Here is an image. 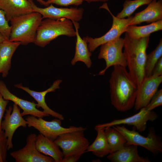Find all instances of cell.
Returning a JSON list of instances; mask_svg holds the SVG:
<instances>
[{"label":"cell","instance_id":"obj_33","mask_svg":"<svg viewBox=\"0 0 162 162\" xmlns=\"http://www.w3.org/2000/svg\"><path fill=\"white\" fill-rule=\"evenodd\" d=\"M161 75H162V57L159 59L156 64L151 76L156 77Z\"/></svg>","mask_w":162,"mask_h":162},{"label":"cell","instance_id":"obj_19","mask_svg":"<svg viewBox=\"0 0 162 162\" xmlns=\"http://www.w3.org/2000/svg\"><path fill=\"white\" fill-rule=\"evenodd\" d=\"M107 158L112 162H150L148 158H144L138 154L137 146H125L109 154Z\"/></svg>","mask_w":162,"mask_h":162},{"label":"cell","instance_id":"obj_23","mask_svg":"<svg viewBox=\"0 0 162 162\" xmlns=\"http://www.w3.org/2000/svg\"><path fill=\"white\" fill-rule=\"evenodd\" d=\"M94 129L97 132V136L94 142L88 146L86 152H91L95 156L102 158L110 153L104 132L105 128L95 126Z\"/></svg>","mask_w":162,"mask_h":162},{"label":"cell","instance_id":"obj_15","mask_svg":"<svg viewBox=\"0 0 162 162\" xmlns=\"http://www.w3.org/2000/svg\"><path fill=\"white\" fill-rule=\"evenodd\" d=\"M0 93L4 99L12 101L22 110L21 112L22 116L30 115L43 118L49 116L43 111L38 109L36 107L37 104L23 100L10 92L4 82L0 80Z\"/></svg>","mask_w":162,"mask_h":162},{"label":"cell","instance_id":"obj_35","mask_svg":"<svg viewBox=\"0 0 162 162\" xmlns=\"http://www.w3.org/2000/svg\"><path fill=\"white\" fill-rule=\"evenodd\" d=\"M110 0H83V1H85L88 2V3H90L92 2H106Z\"/></svg>","mask_w":162,"mask_h":162},{"label":"cell","instance_id":"obj_12","mask_svg":"<svg viewBox=\"0 0 162 162\" xmlns=\"http://www.w3.org/2000/svg\"><path fill=\"white\" fill-rule=\"evenodd\" d=\"M30 2L33 12L40 13L43 18L57 19L66 18L72 21L78 22L82 18L84 9L81 8H58L50 4L45 8L37 6L32 0H28Z\"/></svg>","mask_w":162,"mask_h":162},{"label":"cell","instance_id":"obj_27","mask_svg":"<svg viewBox=\"0 0 162 162\" xmlns=\"http://www.w3.org/2000/svg\"><path fill=\"white\" fill-rule=\"evenodd\" d=\"M152 0H126L123 4L122 10L116 16L120 19L130 17L139 7L144 5H148Z\"/></svg>","mask_w":162,"mask_h":162},{"label":"cell","instance_id":"obj_25","mask_svg":"<svg viewBox=\"0 0 162 162\" xmlns=\"http://www.w3.org/2000/svg\"><path fill=\"white\" fill-rule=\"evenodd\" d=\"M104 132L110 149V153L126 145L127 140L113 126L105 128Z\"/></svg>","mask_w":162,"mask_h":162},{"label":"cell","instance_id":"obj_31","mask_svg":"<svg viewBox=\"0 0 162 162\" xmlns=\"http://www.w3.org/2000/svg\"><path fill=\"white\" fill-rule=\"evenodd\" d=\"M83 1V0H47L46 1L49 5L55 4L62 6H68L71 5L78 6L82 4Z\"/></svg>","mask_w":162,"mask_h":162},{"label":"cell","instance_id":"obj_11","mask_svg":"<svg viewBox=\"0 0 162 162\" xmlns=\"http://www.w3.org/2000/svg\"><path fill=\"white\" fill-rule=\"evenodd\" d=\"M21 114L20 107L14 104L13 107L9 106L5 111L4 120L1 123V129L7 139L8 150L13 148L12 138L16 129L20 127L26 128L27 122Z\"/></svg>","mask_w":162,"mask_h":162},{"label":"cell","instance_id":"obj_10","mask_svg":"<svg viewBox=\"0 0 162 162\" xmlns=\"http://www.w3.org/2000/svg\"><path fill=\"white\" fill-rule=\"evenodd\" d=\"M37 136L35 134H29L24 147L10 153L16 162H55L51 157L42 154L37 149L35 145Z\"/></svg>","mask_w":162,"mask_h":162},{"label":"cell","instance_id":"obj_17","mask_svg":"<svg viewBox=\"0 0 162 162\" xmlns=\"http://www.w3.org/2000/svg\"><path fill=\"white\" fill-rule=\"evenodd\" d=\"M160 20H162V0H153L145 9L132 16L128 26L143 22L152 23Z\"/></svg>","mask_w":162,"mask_h":162},{"label":"cell","instance_id":"obj_29","mask_svg":"<svg viewBox=\"0 0 162 162\" xmlns=\"http://www.w3.org/2000/svg\"><path fill=\"white\" fill-rule=\"evenodd\" d=\"M162 105V89L157 91L148 104L144 108L147 111H152Z\"/></svg>","mask_w":162,"mask_h":162},{"label":"cell","instance_id":"obj_4","mask_svg":"<svg viewBox=\"0 0 162 162\" xmlns=\"http://www.w3.org/2000/svg\"><path fill=\"white\" fill-rule=\"evenodd\" d=\"M74 26L72 21L66 18H46L38 28L34 43L44 47L60 36L75 37L76 32Z\"/></svg>","mask_w":162,"mask_h":162},{"label":"cell","instance_id":"obj_36","mask_svg":"<svg viewBox=\"0 0 162 162\" xmlns=\"http://www.w3.org/2000/svg\"><path fill=\"white\" fill-rule=\"evenodd\" d=\"M40 4L44 5L46 7L48 6L49 5L47 4L46 2L44 0H36Z\"/></svg>","mask_w":162,"mask_h":162},{"label":"cell","instance_id":"obj_18","mask_svg":"<svg viewBox=\"0 0 162 162\" xmlns=\"http://www.w3.org/2000/svg\"><path fill=\"white\" fill-rule=\"evenodd\" d=\"M0 9L10 21L14 18L33 12L28 0H0Z\"/></svg>","mask_w":162,"mask_h":162},{"label":"cell","instance_id":"obj_3","mask_svg":"<svg viewBox=\"0 0 162 162\" xmlns=\"http://www.w3.org/2000/svg\"><path fill=\"white\" fill-rule=\"evenodd\" d=\"M43 19L40 13L33 12L12 19L10 21L9 40L20 42L24 45L34 43L38 28Z\"/></svg>","mask_w":162,"mask_h":162},{"label":"cell","instance_id":"obj_13","mask_svg":"<svg viewBox=\"0 0 162 162\" xmlns=\"http://www.w3.org/2000/svg\"><path fill=\"white\" fill-rule=\"evenodd\" d=\"M158 117V114L152 110H146L143 108L140 109L138 113L131 116L122 119H114L110 122L98 124L96 126L105 128L116 125L127 124L134 126L139 131L142 132L145 130L148 121L153 122L156 120Z\"/></svg>","mask_w":162,"mask_h":162},{"label":"cell","instance_id":"obj_21","mask_svg":"<svg viewBox=\"0 0 162 162\" xmlns=\"http://www.w3.org/2000/svg\"><path fill=\"white\" fill-rule=\"evenodd\" d=\"M72 21L75 28L76 39L75 54L71 61V64L74 65L77 62L81 61L84 63L88 68H89L92 64L90 58L92 52L88 49L86 41L80 35L78 32L79 24L78 22Z\"/></svg>","mask_w":162,"mask_h":162},{"label":"cell","instance_id":"obj_5","mask_svg":"<svg viewBox=\"0 0 162 162\" xmlns=\"http://www.w3.org/2000/svg\"><path fill=\"white\" fill-rule=\"evenodd\" d=\"M120 132L127 140L126 146L131 145L142 147L156 155L162 152V142L161 137L156 134L153 128L148 129L147 137L143 136L135 130H130L124 126L116 125L113 126Z\"/></svg>","mask_w":162,"mask_h":162},{"label":"cell","instance_id":"obj_6","mask_svg":"<svg viewBox=\"0 0 162 162\" xmlns=\"http://www.w3.org/2000/svg\"><path fill=\"white\" fill-rule=\"evenodd\" d=\"M82 130L65 133L54 140L62 150L64 157L71 155L81 156L86 152L89 142Z\"/></svg>","mask_w":162,"mask_h":162},{"label":"cell","instance_id":"obj_28","mask_svg":"<svg viewBox=\"0 0 162 162\" xmlns=\"http://www.w3.org/2000/svg\"><path fill=\"white\" fill-rule=\"evenodd\" d=\"M8 22L4 13L0 9V33L8 40H9L11 29Z\"/></svg>","mask_w":162,"mask_h":162},{"label":"cell","instance_id":"obj_14","mask_svg":"<svg viewBox=\"0 0 162 162\" xmlns=\"http://www.w3.org/2000/svg\"><path fill=\"white\" fill-rule=\"evenodd\" d=\"M162 82V75L146 78L138 88L134 108L138 110L146 107L157 92Z\"/></svg>","mask_w":162,"mask_h":162},{"label":"cell","instance_id":"obj_34","mask_svg":"<svg viewBox=\"0 0 162 162\" xmlns=\"http://www.w3.org/2000/svg\"><path fill=\"white\" fill-rule=\"evenodd\" d=\"M81 156L76 155H71L63 157L61 162H76L79 160Z\"/></svg>","mask_w":162,"mask_h":162},{"label":"cell","instance_id":"obj_24","mask_svg":"<svg viewBox=\"0 0 162 162\" xmlns=\"http://www.w3.org/2000/svg\"><path fill=\"white\" fill-rule=\"evenodd\" d=\"M162 29V20H160L143 26H128L125 32L130 37L137 39L149 36L151 34Z\"/></svg>","mask_w":162,"mask_h":162},{"label":"cell","instance_id":"obj_9","mask_svg":"<svg viewBox=\"0 0 162 162\" xmlns=\"http://www.w3.org/2000/svg\"><path fill=\"white\" fill-rule=\"evenodd\" d=\"M124 46V38L120 37L101 45L98 58L99 59H104L106 66L99 72V75H104L106 70L112 66L127 67L126 59L122 52Z\"/></svg>","mask_w":162,"mask_h":162},{"label":"cell","instance_id":"obj_30","mask_svg":"<svg viewBox=\"0 0 162 162\" xmlns=\"http://www.w3.org/2000/svg\"><path fill=\"white\" fill-rule=\"evenodd\" d=\"M7 139L5 136L4 131H0V162L6 161L7 152L8 150Z\"/></svg>","mask_w":162,"mask_h":162},{"label":"cell","instance_id":"obj_2","mask_svg":"<svg viewBox=\"0 0 162 162\" xmlns=\"http://www.w3.org/2000/svg\"><path fill=\"white\" fill-rule=\"evenodd\" d=\"M124 39L123 52L128 71L138 88L146 78V51L148 45L149 36L133 38L125 32Z\"/></svg>","mask_w":162,"mask_h":162},{"label":"cell","instance_id":"obj_7","mask_svg":"<svg viewBox=\"0 0 162 162\" xmlns=\"http://www.w3.org/2000/svg\"><path fill=\"white\" fill-rule=\"evenodd\" d=\"M28 127H32L38 130L40 134L54 141L62 134L76 130L87 129L82 127L71 126L68 128L62 126L61 120L56 118L50 121H46L41 118L28 115L26 118Z\"/></svg>","mask_w":162,"mask_h":162},{"label":"cell","instance_id":"obj_26","mask_svg":"<svg viewBox=\"0 0 162 162\" xmlns=\"http://www.w3.org/2000/svg\"><path fill=\"white\" fill-rule=\"evenodd\" d=\"M162 57V39L161 38L155 49L147 55L145 66L146 78L150 77L153 69L159 59Z\"/></svg>","mask_w":162,"mask_h":162},{"label":"cell","instance_id":"obj_16","mask_svg":"<svg viewBox=\"0 0 162 162\" xmlns=\"http://www.w3.org/2000/svg\"><path fill=\"white\" fill-rule=\"evenodd\" d=\"M62 82L61 80L58 79L54 81L51 86L47 89L42 92H37L32 90L27 87L23 86L21 83L16 84L14 86L18 88L23 90L33 97L37 101L36 107L38 109L41 107L43 111L55 118L63 120L64 118L63 116L51 109L47 105L45 100V97L48 92H54L60 88V85Z\"/></svg>","mask_w":162,"mask_h":162},{"label":"cell","instance_id":"obj_32","mask_svg":"<svg viewBox=\"0 0 162 162\" xmlns=\"http://www.w3.org/2000/svg\"><path fill=\"white\" fill-rule=\"evenodd\" d=\"M9 102V100L4 99L0 93V131L1 129V123L2 118L6 110V107Z\"/></svg>","mask_w":162,"mask_h":162},{"label":"cell","instance_id":"obj_8","mask_svg":"<svg viewBox=\"0 0 162 162\" xmlns=\"http://www.w3.org/2000/svg\"><path fill=\"white\" fill-rule=\"evenodd\" d=\"M99 8L105 9L109 12L112 17V23L109 31L100 37L93 38L87 36L83 38L86 41L88 49L91 52L94 51L101 45L120 38L121 35L125 32V29L133 16H130L127 18L123 19L117 17L112 13L106 3H104Z\"/></svg>","mask_w":162,"mask_h":162},{"label":"cell","instance_id":"obj_37","mask_svg":"<svg viewBox=\"0 0 162 162\" xmlns=\"http://www.w3.org/2000/svg\"><path fill=\"white\" fill-rule=\"evenodd\" d=\"M8 40L0 33V43L2 42L5 40Z\"/></svg>","mask_w":162,"mask_h":162},{"label":"cell","instance_id":"obj_1","mask_svg":"<svg viewBox=\"0 0 162 162\" xmlns=\"http://www.w3.org/2000/svg\"><path fill=\"white\" fill-rule=\"evenodd\" d=\"M109 80L112 105L125 112L134 107L138 88L126 67L114 66Z\"/></svg>","mask_w":162,"mask_h":162},{"label":"cell","instance_id":"obj_22","mask_svg":"<svg viewBox=\"0 0 162 162\" xmlns=\"http://www.w3.org/2000/svg\"><path fill=\"white\" fill-rule=\"evenodd\" d=\"M35 145L41 153L51 157L55 162H61L64 157L62 152L54 141L40 134L37 136Z\"/></svg>","mask_w":162,"mask_h":162},{"label":"cell","instance_id":"obj_20","mask_svg":"<svg viewBox=\"0 0 162 162\" xmlns=\"http://www.w3.org/2000/svg\"><path fill=\"white\" fill-rule=\"evenodd\" d=\"M20 44V42L9 40L0 43V74L3 77L8 76L11 67L13 55Z\"/></svg>","mask_w":162,"mask_h":162}]
</instances>
